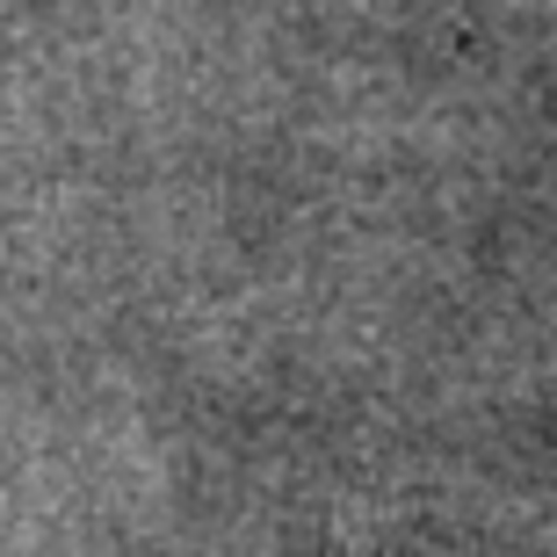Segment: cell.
<instances>
[{"mask_svg": "<svg viewBox=\"0 0 557 557\" xmlns=\"http://www.w3.org/2000/svg\"><path fill=\"white\" fill-rule=\"evenodd\" d=\"M341 557H406V550H392V543H376V536H348Z\"/></svg>", "mask_w": 557, "mask_h": 557, "instance_id": "cell-1", "label": "cell"}]
</instances>
